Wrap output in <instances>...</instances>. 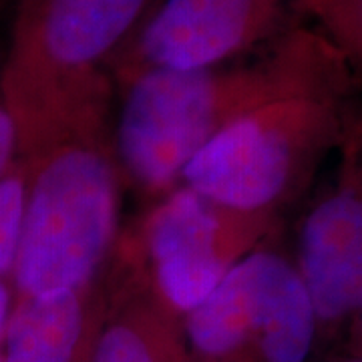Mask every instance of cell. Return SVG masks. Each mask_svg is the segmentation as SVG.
I'll list each match as a JSON object with an SVG mask.
<instances>
[{
  "instance_id": "obj_5",
  "label": "cell",
  "mask_w": 362,
  "mask_h": 362,
  "mask_svg": "<svg viewBox=\"0 0 362 362\" xmlns=\"http://www.w3.org/2000/svg\"><path fill=\"white\" fill-rule=\"evenodd\" d=\"M280 232L175 185L151 202L137 238L127 244L161 302L183 316L199 306L240 259Z\"/></svg>"
},
{
  "instance_id": "obj_16",
  "label": "cell",
  "mask_w": 362,
  "mask_h": 362,
  "mask_svg": "<svg viewBox=\"0 0 362 362\" xmlns=\"http://www.w3.org/2000/svg\"><path fill=\"white\" fill-rule=\"evenodd\" d=\"M0 362H2V354H0Z\"/></svg>"
},
{
  "instance_id": "obj_11",
  "label": "cell",
  "mask_w": 362,
  "mask_h": 362,
  "mask_svg": "<svg viewBox=\"0 0 362 362\" xmlns=\"http://www.w3.org/2000/svg\"><path fill=\"white\" fill-rule=\"evenodd\" d=\"M26 195V168L21 159L0 181V278H11Z\"/></svg>"
},
{
  "instance_id": "obj_10",
  "label": "cell",
  "mask_w": 362,
  "mask_h": 362,
  "mask_svg": "<svg viewBox=\"0 0 362 362\" xmlns=\"http://www.w3.org/2000/svg\"><path fill=\"white\" fill-rule=\"evenodd\" d=\"M302 18L342 52L362 97V0H302Z\"/></svg>"
},
{
  "instance_id": "obj_3",
  "label": "cell",
  "mask_w": 362,
  "mask_h": 362,
  "mask_svg": "<svg viewBox=\"0 0 362 362\" xmlns=\"http://www.w3.org/2000/svg\"><path fill=\"white\" fill-rule=\"evenodd\" d=\"M26 195L11 282L16 298L85 292L121 244L123 177L109 115L66 123L28 145Z\"/></svg>"
},
{
  "instance_id": "obj_15",
  "label": "cell",
  "mask_w": 362,
  "mask_h": 362,
  "mask_svg": "<svg viewBox=\"0 0 362 362\" xmlns=\"http://www.w3.org/2000/svg\"><path fill=\"white\" fill-rule=\"evenodd\" d=\"M332 362H362V354L361 352H354V350L346 349L344 352H340Z\"/></svg>"
},
{
  "instance_id": "obj_8",
  "label": "cell",
  "mask_w": 362,
  "mask_h": 362,
  "mask_svg": "<svg viewBox=\"0 0 362 362\" xmlns=\"http://www.w3.org/2000/svg\"><path fill=\"white\" fill-rule=\"evenodd\" d=\"M87 362H192L180 316L157 296L123 238L105 276Z\"/></svg>"
},
{
  "instance_id": "obj_4",
  "label": "cell",
  "mask_w": 362,
  "mask_h": 362,
  "mask_svg": "<svg viewBox=\"0 0 362 362\" xmlns=\"http://www.w3.org/2000/svg\"><path fill=\"white\" fill-rule=\"evenodd\" d=\"M149 2L25 0L0 95L18 123L23 151L65 123L109 115V71Z\"/></svg>"
},
{
  "instance_id": "obj_2",
  "label": "cell",
  "mask_w": 362,
  "mask_h": 362,
  "mask_svg": "<svg viewBox=\"0 0 362 362\" xmlns=\"http://www.w3.org/2000/svg\"><path fill=\"white\" fill-rule=\"evenodd\" d=\"M361 105L356 78L338 51L218 131L181 171L177 185L282 230L334 157Z\"/></svg>"
},
{
  "instance_id": "obj_14",
  "label": "cell",
  "mask_w": 362,
  "mask_h": 362,
  "mask_svg": "<svg viewBox=\"0 0 362 362\" xmlns=\"http://www.w3.org/2000/svg\"><path fill=\"white\" fill-rule=\"evenodd\" d=\"M344 338H346V349L362 354V314L356 316L354 322L350 324L349 330L344 332Z\"/></svg>"
},
{
  "instance_id": "obj_1",
  "label": "cell",
  "mask_w": 362,
  "mask_h": 362,
  "mask_svg": "<svg viewBox=\"0 0 362 362\" xmlns=\"http://www.w3.org/2000/svg\"><path fill=\"white\" fill-rule=\"evenodd\" d=\"M338 49L302 21L246 57L192 71L153 69L121 81L111 147L123 183L151 202L180 183L192 157L235 117L292 87Z\"/></svg>"
},
{
  "instance_id": "obj_9",
  "label": "cell",
  "mask_w": 362,
  "mask_h": 362,
  "mask_svg": "<svg viewBox=\"0 0 362 362\" xmlns=\"http://www.w3.org/2000/svg\"><path fill=\"white\" fill-rule=\"evenodd\" d=\"M105 280L85 292L16 298L2 362H87L103 306Z\"/></svg>"
},
{
  "instance_id": "obj_12",
  "label": "cell",
  "mask_w": 362,
  "mask_h": 362,
  "mask_svg": "<svg viewBox=\"0 0 362 362\" xmlns=\"http://www.w3.org/2000/svg\"><path fill=\"white\" fill-rule=\"evenodd\" d=\"M21 156H23V137L18 123L8 105L0 99V181L16 168Z\"/></svg>"
},
{
  "instance_id": "obj_6",
  "label": "cell",
  "mask_w": 362,
  "mask_h": 362,
  "mask_svg": "<svg viewBox=\"0 0 362 362\" xmlns=\"http://www.w3.org/2000/svg\"><path fill=\"white\" fill-rule=\"evenodd\" d=\"M334 168L298 207L288 247L318 318L320 342L362 314V105L334 153Z\"/></svg>"
},
{
  "instance_id": "obj_13",
  "label": "cell",
  "mask_w": 362,
  "mask_h": 362,
  "mask_svg": "<svg viewBox=\"0 0 362 362\" xmlns=\"http://www.w3.org/2000/svg\"><path fill=\"white\" fill-rule=\"evenodd\" d=\"M14 302H16V294H14L11 278H0V346H2V338L13 314Z\"/></svg>"
},
{
  "instance_id": "obj_7",
  "label": "cell",
  "mask_w": 362,
  "mask_h": 362,
  "mask_svg": "<svg viewBox=\"0 0 362 362\" xmlns=\"http://www.w3.org/2000/svg\"><path fill=\"white\" fill-rule=\"evenodd\" d=\"M302 21V0H159L119 54L113 78L226 65Z\"/></svg>"
}]
</instances>
